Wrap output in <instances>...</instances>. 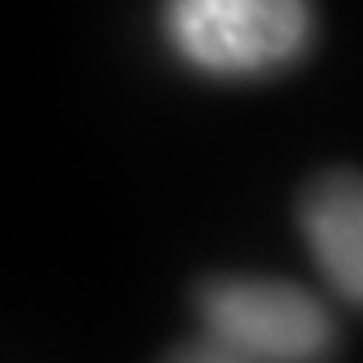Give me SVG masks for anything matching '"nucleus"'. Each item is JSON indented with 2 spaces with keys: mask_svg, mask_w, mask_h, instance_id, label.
Listing matches in <instances>:
<instances>
[{
  "mask_svg": "<svg viewBox=\"0 0 363 363\" xmlns=\"http://www.w3.org/2000/svg\"><path fill=\"white\" fill-rule=\"evenodd\" d=\"M311 19L297 0H179L165 10V38L184 67L241 81L293 67L311 48Z\"/></svg>",
  "mask_w": 363,
  "mask_h": 363,
  "instance_id": "obj_1",
  "label": "nucleus"
},
{
  "mask_svg": "<svg viewBox=\"0 0 363 363\" xmlns=\"http://www.w3.org/2000/svg\"><path fill=\"white\" fill-rule=\"evenodd\" d=\"M165 363H245V359H236L231 350H222V345H213L208 335H199V340H189V345H179L175 354Z\"/></svg>",
  "mask_w": 363,
  "mask_h": 363,
  "instance_id": "obj_4",
  "label": "nucleus"
},
{
  "mask_svg": "<svg viewBox=\"0 0 363 363\" xmlns=\"http://www.w3.org/2000/svg\"><path fill=\"white\" fill-rule=\"evenodd\" d=\"M297 227L330 293L363 307V175L325 170L297 199Z\"/></svg>",
  "mask_w": 363,
  "mask_h": 363,
  "instance_id": "obj_3",
  "label": "nucleus"
},
{
  "mask_svg": "<svg viewBox=\"0 0 363 363\" xmlns=\"http://www.w3.org/2000/svg\"><path fill=\"white\" fill-rule=\"evenodd\" d=\"M203 335L245 363H325L335 321L321 297L283 279H208L199 288Z\"/></svg>",
  "mask_w": 363,
  "mask_h": 363,
  "instance_id": "obj_2",
  "label": "nucleus"
}]
</instances>
